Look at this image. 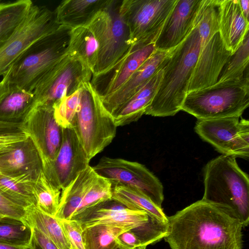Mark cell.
I'll use <instances>...</instances> for the list:
<instances>
[{
  "instance_id": "obj_2",
  "label": "cell",
  "mask_w": 249,
  "mask_h": 249,
  "mask_svg": "<svg viewBox=\"0 0 249 249\" xmlns=\"http://www.w3.org/2000/svg\"><path fill=\"white\" fill-rule=\"evenodd\" d=\"M200 38L194 28L173 49L163 66L158 91L144 112L156 117L174 116L181 110L199 53Z\"/></svg>"
},
{
  "instance_id": "obj_46",
  "label": "cell",
  "mask_w": 249,
  "mask_h": 249,
  "mask_svg": "<svg viewBox=\"0 0 249 249\" xmlns=\"http://www.w3.org/2000/svg\"><path fill=\"white\" fill-rule=\"evenodd\" d=\"M1 217H2V216H0V218H1Z\"/></svg>"
},
{
  "instance_id": "obj_29",
  "label": "cell",
  "mask_w": 249,
  "mask_h": 249,
  "mask_svg": "<svg viewBox=\"0 0 249 249\" xmlns=\"http://www.w3.org/2000/svg\"><path fill=\"white\" fill-rule=\"evenodd\" d=\"M34 182L25 178H12L0 173V193L25 209L36 207Z\"/></svg>"
},
{
  "instance_id": "obj_11",
  "label": "cell",
  "mask_w": 249,
  "mask_h": 249,
  "mask_svg": "<svg viewBox=\"0 0 249 249\" xmlns=\"http://www.w3.org/2000/svg\"><path fill=\"white\" fill-rule=\"evenodd\" d=\"M22 124L38 152L46 178L61 190L54 162L62 142V128L55 119L53 107L35 106Z\"/></svg>"
},
{
  "instance_id": "obj_45",
  "label": "cell",
  "mask_w": 249,
  "mask_h": 249,
  "mask_svg": "<svg viewBox=\"0 0 249 249\" xmlns=\"http://www.w3.org/2000/svg\"><path fill=\"white\" fill-rule=\"evenodd\" d=\"M3 3H0V8L2 6Z\"/></svg>"
},
{
  "instance_id": "obj_13",
  "label": "cell",
  "mask_w": 249,
  "mask_h": 249,
  "mask_svg": "<svg viewBox=\"0 0 249 249\" xmlns=\"http://www.w3.org/2000/svg\"><path fill=\"white\" fill-rule=\"evenodd\" d=\"M241 117L198 120L195 130L222 155L248 159L249 122Z\"/></svg>"
},
{
  "instance_id": "obj_16",
  "label": "cell",
  "mask_w": 249,
  "mask_h": 249,
  "mask_svg": "<svg viewBox=\"0 0 249 249\" xmlns=\"http://www.w3.org/2000/svg\"><path fill=\"white\" fill-rule=\"evenodd\" d=\"M201 0H177L155 45L157 50L170 51L181 44L194 28Z\"/></svg>"
},
{
  "instance_id": "obj_17",
  "label": "cell",
  "mask_w": 249,
  "mask_h": 249,
  "mask_svg": "<svg viewBox=\"0 0 249 249\" xmlns=\"http://www.w3.org/2000/svg\"><path fill=\"white\" fill-rule=\"evenodd\" d=\"M90 160L72 127L62 128V140L54 162L61 190L89 165Z\"/></svg>"
},
{
  "instance_id": "obj_8",
  "label": "cell",
  "mask_w": 249,
  "mask_h": 249,
  "mask_svg": "<svg viewBox=\"0 0 249 249\" xmlns=\"http://www.w3.org/2000/svg\"><path fill=\"white\" fill-rule=\"evenodd\" d=\"M92 73L78 56L68 53L39 80L33 92L36 105L54 107L90 81Z\"/></svg>"
},
{
  "instance_id": "obj_7",
  "label": "cell",
  "mask_w": 249,
  "mask_h": 249,
  "mask_svg": "<svg viewBox=\"0 0 249 249\" xmlns=\"http://www.w3.org/2000/svg\"><path fill=\"white\" fill-rule=\"evenodd\" d=\"M122 1L106 0L87 26L98 43V59L92 75L108 69L131 46L128 28L120 13Z\"/></svg>"
},
{
  "instance_id": "obj_39",
  "label": "cell",
  "mask_w": 249,
  "mask_h": 249,
  "mask_svg": "<svg viewBox=\"0 0 249 249\" xmlns=\"http://www.w3.org/2000/svg\"><path fill=\"white\" fill-rule=\"evenodd\" d=\"M32 227V237L29 245L25 249H59L48 237L35 227Z\"/></svg>"
},
{
  "instance_id": "obj_23",
  "label": "cell",
  "mask_w": 249,
  "mask_h": 249,
  "mask_svg": "<svg viewBox=\"0 0 249 249\" xmlns=\"http://www.w3.org/2000/svg\"><path fill=\"white\" fill-rule=\"evenodd\" d=\"M163 73V68L112 115L117 127L136 122L144 114L158 91Z\"/></svg>"
},
{
  "instance_id": "obj_6",
  "label": "cell",
  "mask_w": 249,
  "mask_h": 249,
  "mask_svg": "<svg viewBox=\"0 0 249 249\" xmlns=\"http://www.w3.org/2000/svg\"><path fill=\"white\" fill-rule=\"evenodd\" d=\"M89 160L112 142L117 126L90 81L81 87L79 103L72 123Z\"/></svg>"
},
{
  "instance_id": "obj_32",
  "label": "cell",
  "mask_w": 249,
  "mask_h": 249,
  "mask_svg": "<svg viewBox=\"0 0 249 249\" xmlns=\"http://www.w3.org/2000/svg\"><path fill=\"white\" fill-rule=\"evenodd\" d=\"M249 33L225 65L217 82L239 80L249 75Z\"/></svg>"
},
{
  "instance_id": "obj_36",
  "label": "cell",
  "mask_w": 249,
  "mask_h": 249,
  "mask_svg": "<svg viewBox=\"0 0 249 249\" xmlns=\"http://www.w3.org/2000/svg\"><path fill=\"white\" fill-rule=\"evenodd\" d=\"M80 94L81 87L71 95L63 98L53 107L55 119L62 128L72 127Z\"/></svg>"
},
{
  "instance_id": "obj_28",
  "label": "cell",
  "mask_w": 249,
  "mask_h": 249,
  "mask_svg": "<svg viewBox=\"0 0 249 249\" xmlns=\"http://www.w3.org/2000/svg\"><path fill=\"white\" fill-rule=\"evenodd\" d=\"M112 198L127 208L143 211L160 221L167 223V216L160 208L139 191L123 185L112 186Z\"/></svg>"
},
{
  "instance_id": "obj_18",
  "label": "cell",
  "mask_w": 249,
  "mask_h": 249,
  "mask_svg": "<svg viewBox=\"0 0 249 249\" xmlns=\"http://www.w3.org/2000/svg\"><path fill=\"white\" fill-rule=\"evenodd\" d=\"M150 216H152L145 211L129 209L112 198L84 211L70 220L77 221L83 229L99 224L138 226L147 222Z\"/></svg>"
},
{
  "instance_id": "obj_14",
  "label": "cell",
  "mask_w": 249,
  "mask_h": 249,
  "mask_svg": "<svg viewBox=\"0 0 249 249\" xmlns=\"http://www.w3.org/2000/svg\"><path fill=\"white\" fill-rule=\"evenodd\" d=\"M156 50L155 43L132 44L108 69L92 75L90 83L100 98L113 93L122 87Z\"/></svg>"
},
{
  "instance_id": "obj_40",
  "label": "cell",
  "mask_w": 249,
  "mask_h": 249,
  "mask_svg": "<svg viewBox=\"0 0 249 249\" xmlns=\"http://www.w3.org/2000/svg\"><path fill=\"white\" fill-rule=\"evenodd\" d=\"M28 136L26 133L0 136V154L11 150L17 142L25 139Z\"/></svg>"
},
{
  "instance_id": "obj_44",
  "label": "cell",
  "mask_w": 249,
  "mask_h": 249,
  "mask_svg": "<svg viewBox=\"0 0 249 249\" xmlns=\"http://www.w3.org/2000/svg\"><path fill=\"white\" fill-rule=\"evenodd\" d=\"M146 247H138L137 248H136L135 249H146Z\"/></svg>"
},
{
  "instance_id": "obj_9",
  "label": "cell",
  "mask_w": 249,
  "mask_h": 249,
  "mask_svg": "<svg viewBox=\"0 0 249 249\" xmlns=\"http://www.w3.org/2000/svg\"><path fill=\"white\" fill-rule=\"evenodd\" d=\"M60 26L54 11L45 6L33 3L17 28L0 41V76H3L32 44Z\"/></svg>"
},
{
  "instance_id": "obj_10",
  "label": "cell",
  "mask_w": 249,
  "mask_h": 249,
  "mask_svg": "<svg viewBox=\"0 0 249 249\" xmlns=\"http://www.w3.org/2000/svg\"><path fill=\"white\" fill-rule=\"evenodd\" d=\"M177 0H123L120 13L129 30L131 45L156 41Z\"/></svg>"
},
{
  "instance_id": "obj_35",
  "label": "cell",
  "mask_w": 249,
  "mask_h": 249,
  "mask_svg": "<svg viewBox=\"0 0 249 249\" xmlns=\"http://www.w3.org/2000/svg\"><path fill=\"white\" fill-rule=\"evenodd\" d=\"M112 185L110 181L98 175L71 219L102 202L112 199Z\"/></svg>"
},
{
  "instance_id": "obj_47",
  "label": "cell",
  "mask_w": 249,
  "mask_h": 249,
  "mask_svg": "<svg viewBox=\"0 0 249 249\" xmlns=\"http://www.w3.org/2000/svg\"><path fill=\"white\" fill-rule=\"evenodd\" d=\"M117 249H120L118 248Z\"/></svg>"
},
{
  "instance_id": "obj_12",
  "label": "cell",
  "mask_w": 249,
  "mask_h": 249,
  "mask_svg": "<svg viewBox=\"0 0 249 249\" xmlns=\"http://www.w3.org/2000/svg\"><path fill=\"white\" fill-rule=\"evenodd\" d=\"M92 167L98 175L108 179L112 186L123 185L135 189L161 208L164 200L162 184L144 165L104 156Z\"/></svg>"
},
{
  "instance_id": "obj_24",
  "label": "cell",
  "mask_w": 249,
  "mask_h": 249,
  "mask_svg": "<svg viewBox=\"0 0 249 249\" xmlns=\"http://www.w3.org/2000/svg\"><path fill=\"white\" fill-rule=\"evenodd\" d=\"M106 0H65L54 11L58 23L72 29L87 26Z\"/></svg>"
},
{
  "instance_id": "obj_1",
  "label": "cell",
  "mask_w": 249,
  "mask_h": 249,
  "mask_svg": "<svg viewBox=\"0 0 249 249\" xmlns=\"http://www.w3.org/2000/svg\"><path fill=\"white\" fill-rule=\"evenodd\" d=\"M171 249H242V223L228 207L202 198L167 216Z\"/></svg>"
},
{
  "instance_id": "obj_25",
  "label": "cell",
  "mask_w": 249,
  "mask_h": 249,
  "mask_svg": "<svg viewBox=\"0 0 249 249\" xmlns=\"http://www.w3.org/2000/svg\"><path fill=\"white\" fill-rule=\"evenodd\" d=\"M97 176L93 167L89 165L62 190L58 209L54 216L56 219H71Z\"/></svg>"
},
{
  "instance_id": "obj_3",
  "label": "cell",
  "mask_w": 249,
  "mask_h": 249,
  "mask_svg": "<svg viewBox=\"0 0 249 249\" xmlns=\"http://www.w3.org/2000/svg\"><path fill=\"white\" fill-rule=\"evenodd\" d=\"M205 200L231 209L243 228L249 223V178L238 166L236 157L221 155L210 161L203 170Z\"/></svg>"
},
{
  "instance_id": "obj_27",
  "label": "cell",
  "mask_w": 249,
  "mask_h": 249,
  "mask_svg": "<svg viewBox=\"0 0 249 249\" xmlns=\"http://www.w3.org/2000/svg\"><path fill=\"white\" fill-rule=\"evenodd\" d=\"M135 227L104 224L87 227L82 233L85 249H117L116 237Z\"/></svg>"
},
{
  "instance_id": "obj_42",
  "label": "cell",
  "mask_w": 249,
  "mask_h": 249,
  "mask_svg": "<svg viewBox=\"0 0 249 249\" xmlns=\"http://www.w3.org/2000/svg\"><path fill=\"white\" fill-rule=\"evenodd\" d=\"M241 10L245 18L249 21V0H238Z\"/></svg>"
},
{
  "instance_id": "obj_15",
  "label": "cell",
  "mask_w": 249,
  "mask_h": 249,
  "mask_svg": "<svg viewBox=\"0 0 249 249\" xmlns=\"http://www.w3.org/2000/svg\"><path fill=\"white\" fill-rule=\"evenodd\" d=\"M232 55L224 44L219 32L209 41L200 45L198 57L190 79L188 93L216 84Z\"/></svg>"
},
{
  "instance_id": "obj_22",
  "label": "cell",
  "mask_w": 249,
  "mask_h": 249,
  "mask_svg": "<svg viewBox=\"0 0 249 249\" xmlns=\"http://www.w3.org/2000/svg\"><path fill=\"white\" fill-rule=\"evenodd\" d=\"M218 22L221 39L233 54L249 31V21L243 16L238 0H219Z\"/></svg>"
},
{
  "instance_id": "obj_30",
  "label": "cell",
  "mask_w": 249,
  "mask_h": 249,
  "mask_svg": "<svg viewBox=\"0 0 249 249\" xmlns=\"http://www.w3.org/2000/svg\"><path fill=\"white\" fill-rule=\"evenodd\" d=\"M26 220L51 239L59 249H71L59 220L36 207L28 209Z\"/></svg>"
},
{
  "instance_id": "obj_19",
  "label": "cell",
  "mask_w": 249,
  "mask_h": 249,
  "mask_svg": "<svg viewBox=\"0 0 249 249\" xmlns=\"http://www.w3.org/2000/svg\"><path fill=\"white\" fill-rule=\"evenodd\" d=\"M172 50H156L122 87L101 98L106 109L112 115L163 67Z\"/></svg>"
},
{
  "instance_id": "obj_43",
  "label": "cell",
  "mask_w": 249,
  "mask_h": 249,
  "mask_svg": "<svg viewBox=\"0 0 249 249\" xmlns=\"http://www.w3.org/2000/svg\"><path fill=\"white\" fill-rule=\"evenodd\" d=\"M25 247H18L0 242V249H25Z\"/></svg>"
},
{
  "instance_id": "obj_33",
  "label": "cell",
  "mask_w": 249,
  "mask_h": 249,
  "mask_svg": "<svg viewBox=\"0 0 249 249\" xmlns=\"http://www.w3.org/2000/svg\"><path fill=\"white\" fill-rule=\"evenodd\" d=\"M33 4L31 0L3 3L0 8V41L5 38L17 28Z\"/></svg>"
},
{
  "instance_id": "obj_20",
  "label": "cell",
  "mask_w": 249,
  "mask_h": 249,
  "mask_svg": "<svg viewBox=\"0 0 249 249\" xmlns=\"http://www.w3.org/2000/svg\"><path fill=\"white\" fill-rule=\"evenodd\" d=\"M42 171L40 157L29 136L11 150L0 154V173L4 175L35 182Z\"/></svg>"
},
{
  "instance_id": "obj_41",
  "label": "cell",
  "mask_w": 249,
  "mask_h": 249,
  "mask_svg": "<svg viewBox=\"0 0 249 249\" xmlns=\"http://www.w3.org/2000/svg\"><path fill=\"white\" fill-rule=\"evenodd\" d=\"M24 133L26 132L22 124H11L0 121V136L14 135Z\"/></svg>"
},
{
  "instance_id": "obj_31",
  "label": "cell",
  "mask_w": 249,
  "mask_h": 249,
  "mask_svg": "<svg viewBox=\"0 0 249 249\" xmlns=\"http://www.w3.org/2000/svg\"><path fill=\"white\" fill-rule=\"evenodd\" d=\"M33 235V227L25 219L3 216L0 218V242L27 247Z\"/></svg>"
},
{
  "instance_id": "obj_21",
  "label": "cell",
  "mask_w": 249,
  "mask_h": 249,
  "mask_svg": "<svg viewBox=\"0 0 249 249\" xmlns=\"http://www.w3.org/2000/svg\"><path fill=\"white\" fill-rule=\"evenodd\" d=\"M35 105L33 92L10 83L2 77L0 82V121L22 124Z\"/></svg>"
},
{
  "instance_id": "obj_5",
  "label": "cell",
  "mask_w": 249,
  "mask_h": 249,
  "mask_svg": "<svg viewBox=\"0 0 249 249\" xmlns=\"http://www.w3.org/2000/svg\"><path fill=\"white\" fill-rule=\"evenodd\" d=\"M249 105V75L189 92L181 110L198 120L241 117Z\"/></svg>"
},
{
  "instance_id": "obj_37",
  "label": "cell",
  "mask_w": 249,
  "mask_h": 249,
  "mask_svg": "<svg viewBox=\"0 0 249 249\" xmlns=\"http://www.w3.org/2000/svg\"><path fill=\"white\" fill-rule=\"evenodd\" d=\"M71 249H85L82 239L83 229L80 224L74 220L58 219Z\"/></svg>"
},
{
  "instance_id": "obj_38",
  "label": "cell",
  "mask_w": 249,
  "mask_h": 249,
  "mask_svg": "<svg viewBox=\"0 0 249 249\" xmlns=\"http://www.w3.org/2000/svg\"><path fill=\"white\" fill-rule=\"evenodd\" d=\"M28 209L9 199L0 193V216L26 219Z\"/></svg>"
},
{
  "instance_id": "obj_4",
  "label": "cell",
  "mask_w": 249,
  "mask_h": 249,
  "mask_svg": "<svg viewBox=\"0 0 249 249\" xmlns=\"http://www.w3.org/2000/svg\"><path fill=\"white\" fill-rule=\"evenodd\" d=\"M72 28L61 25L32 44L2 76L8 82L33 92L43 76L69 53Z\"/></svg>"
},
{
  "instance_id": "obj_34",
  "label": "cell",
  "mask_w": 249,
  "mask_h": 249,
  "mask_svg": "<svg viewBox=\"0 0 249 249\" xmlns=\"http://www.w3.org/2000/svg\"><path fill=\"white\" fill-rule=\"evenodd\" d=\"M36 208L41 212L54 217L58 209L61 191L53 186L42 171L34 184Z\"/></svg>"
},
{
  "instance_id": "obj_26",
  "label": "cell",
  "mask_w": 249,
  "mask_h": 249,
  "mask_svg": "<svg viewBox=\"0 0 249 249\" xmlns=\"http://www.w3.org/2000/svg\"><path fill=\"white\" fill-rule=\"evenodd\" d=\"M69 53L79 57L93 73L98 59V43L88 26H80L71 29Z\"/></svg>"
}]
</instances>
